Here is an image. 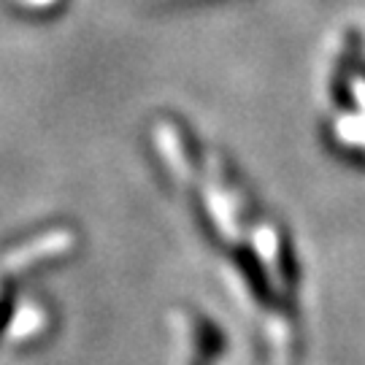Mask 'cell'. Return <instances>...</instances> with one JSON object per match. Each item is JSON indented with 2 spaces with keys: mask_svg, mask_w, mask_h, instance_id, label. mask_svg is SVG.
I'll return each mask as SVG.
<instances>
[{
  "mask_svg": "<svg viewBox=\"0 0 365 365\" xmlns=\"http://www.w3.org/2000/svg\"><path fill=\"white\" fill-rule=\"evenodd\" d=\"M14 3L27 14H49V11L63 9L66 0H14Z\"/></svg>",
  "mask_w": 365,
  "mask_h": 365,
  "instance_id": "obj_3",
  "label": "cell"
},
{
  "mask_svg": "<svg viewBox=\"0 0 365 365\" xmlns=\"http://www.w3.org/2000/svg\"><path fill=\"white\" fill-rule=\"evenodd\" d=\"M52 327H54V312L46 300L36 298V295H19L3 344L33 346V344H41V341L46 339Z\"/></svg>",
  "mask_w": 365,
  "mask_h": 365,
  "instance_id": "obj_2",
  "label": "cell"
},
{
  "mask_svg": "<svg viewBox=\"0 0 365 365\" xmlns=\"http://www.w3.org/2000/svg\"><path fill=\"white\" fill-rule=\"evenodd\" d=\"M170 327L179 333L184 365H217L222 360L225 344L220 325H214L206 314L182 306L170 314Z\"/></svg>",
  "mask_w": 365,
  "mask_h": 365,
  "instance_id": "obj_1",
  "label": "cell"
}]
</instances>
